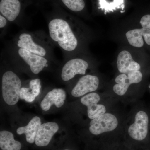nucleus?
I'll return each mask as SVG.
<instances>
[{
  "label": "nucleus",
  "mask_w": 150,
  "mask_h": 150,
  "mask_svg": "<svg viewBox=\"0 0 150 150\" xmlns=\"http://www.w3.org/2000/svg\"><path fill=\"white\" fill-rule=\"evenodd\" d=\"M123 142L135 150H142L150 148V118L144 110L137 111L134 121L127 128Z\"/></svg>",
  "instance_id": "f257e3e1"
},
{
  "label": "nucleus",
  "mask_w": 150,
  "mask_h": 150,
  "mask_svg": "<svg viewBox=\"0 0 150 150\" xmlns=\"http://www.w3.org/2000/svg\"><path fill=\"white\" fill-rule=\"evenodd\" d=\"M48 28L51 40L64 51L70 52L77 47V39L67 21L53 19L48 23Z\"/></svg>",
  "instance_id": "f03ea898"
},
{
  "label": "nucleus",
  "mask_w": 150,
  "mask_h": 150,
  "mask_svg": "<svg viewBox=\"0 0 150 150\" xmlns=\"http://www.w3.org/2000/svg\"><path fill=\"white\" fill-rule=\"evenodd\" d=\"M21 85L20 79L12 71H7L3 74L2 93L3 99L7 104L13 105L17 103Z\"/></svg>",
  "instance_id": "7ed1b4c3"
},
{
  "label": "nucleus",
  "mask_w": 150,
  "mask_h": 150,
  "mask_svg": "<svg viewBox=\"0 0 150 150\" xmlns=\"http://www.w3.org/2000/svg\"><path fill=\"white\" fill-rule=\"evenodd\" d=\"M118 125V121L116 116L112 113L105 112L91 120L90 123L89 131L93 136L102 137L101 142L98 145L99 146L103 141V136L114 131Z\"/></svg>",
  "instance_id": "20e7f679"
},
{
  "label": "nucleus",
  "mask_w": 150,
  "mask_h": 150,
  "mask_svg": "<svg viewBox=\"0 0 150 150\" xmlns=\"http://www.w3.org/2000/svg\"><path fill=\"white\" fill-rule=\"evenodd\" d=\"M34 35L29 33H23L19 35L16 45L18 48L25 49L33 54L43 57H47L48 50L46 46L38 42Z\"/></svg>",
  "instance_id": "39448f33"
},
{
  "label": "nucleus",
  "mask_w": 150,
  "mask_h": 150,
  "mask_svg": "<svg viewBox=\"0 0 150 150\" xmlns=\"http://www.w3.org/2000/svg\"><path fill=\"white\" fill-rule=\"evenodd\" d=\"M142 79L143 74L140 71L121 74L115 78V82L117 84L113 86V91L118 95L122 96L126 93L129 86L132 84L139 83Z\"/></svg>",
  "instance_id": "423d86ee"
},
{
  "label": "nucleus",
  "mask_w": 150,
  "mask_h": 150,
  "mask_svg": "<svg viewBox=\"0 0 150 150\" xmlns=\"http://www.w3.org/2000/svg\"><path fill=\"white\" fill-rule=\"evenodd\" d=\"M88 64L83 59L76 58L67 62L62 68L61 77L64 81H68L78 74L85 75Z\"/></svg>",
  "instance_id": "0eeeda50"
},
{
  "label": "nucleus",
  "mask_w": 150,
  "mask_h": 150,
  "mask_svg": "<svg viewBox=\"0 0 150 150\" xmlns=\"http://www.w3.org/2000/svg\"><path fill=\"white\" fill-rule=\"evenodd\" d=\"M17 52L19 56L29 66L32 72L35 74H39L48 66V60L46 57L33 54L21 48H18Z\"/></svg>",
  "instance_id": "6e6552de"
},
{
  "label": "nucleus",
  "mask_w": 150,
  "mask_h": 150,
  "mask_svg": "<svg viewBox=\"0 0 150 150\" xmlns=\"http://www.w3.org/2000/svg\"><path fill=\"white\" fill-rule=\"evenodd\" d=\"M59 128V125L55 122H47L41 124L35 137L34 144L35 146L39 148L48 146Z\"/></svg>",
  "instance_id": "1a4fd4ad"
},
{
  "label": "nucleus",
  "mask_w": 150,
  "mask_h": 150,
  "mask_svg": "<svg viewBox=\"0 0 150 150\" xmlns=\"http://www.w3.org/2000/svg\"><path fill=\"white\" fill-rule=\"evenodd\" d=\"M100 100V96L96 93H91L81 98L82 104L87 107L88 116L91 120L106 112L105 106L103 104H98Z\"/></svg>",
  "instance_id": "9d476101"
},
{
  "label": "nucleus",
  "mask_w": 150,
  "mask_h": 150,
  "mask_svg": "<svg viewBox=\"0 0 150 150\" xmlns=\"http://www.w3.org/2000/svg\"><path fill=\"white\" fill-rule=\"evenodd\" d=\"M99 84V79L96 76L86 75L79 80L72 90V95L75 97H79L96 91L98 88Z\"/></svg>",
  "instance_id": "9b49d317"
},
{
  "label": "nucleus",
  "mask_w": 150,
  "mask_h": 150,
  "mask_svg": "<svg viewBox=\"0 0 150 150\" xmlns=\"http://www.w3.org/2000/svg\"><path fill=\"white\" fill-rule=\"evenodd\" d=\"M66 92L62 88H55L49 91L40 103V108L44 111H48L53 105L57 108L62 107L66 99Z\"/></svg>",
  "instance_id": "f8f14e48"
},
{
  "label": "nucleus",
  "mask_w": 150,
  "mask_h": 150,
  "mask_svg": "<svg viewBox=\"0 0 150 150\" xmlns=\"http://www.w3.org/2000/svg\"><path fill=\"white\" fill-rule=\"evenodd\" d=\"M118 71L122 74H127L132 71H139L141 66L134 61L129 51H123L118 54L117 59Z\"/></svg>",
  "instance_id": "ddd939ff"
},
{
  "label": "nucleus",
  "mask_w": 150,
  "mask_h": 150,
  "mask_svg": "<svg viewBox=\"0 0 150 150\" xmlns=\"http://www.w3.org/2000/svg\"><path fill=\"white\" fill-rule=\"evenodd\" d=\"M21 4L19 0H1L0 12L8 21H15L20 13Z\"/></svg>",
  "instance_id": "4468645a"
},
{
  "label": "nucleus",
  "mask_w": 150,
  "mask_h": 150,
  "mask_svg": "<svg viewBox=\"0 0 150 150\" xmlns=\"http://www.w3.org/2000/svg\"><path fill=\"white\" fill-rule=\"evenodd\" d=\"M126 37L131 46L141 48L144 45V38L146 43L150 46V30L142 28L129 30L126 33Z\"/></svg>",
  "instance_id": "2eb2a0df"
},
{
  "label": "nucleus",
  "mask_w": 150,
  "mask_h": 150,
  "mask_svg": "<svg viewBox=\"0 0 150 150\" xmlns=\"http://www.w3.org/2000/svg\"><path fill=\"white\" fill-rule=\"evenodd\" d=\"M41 124L40 118L38 116H35L26 126H22L17 129V134L18 135L24 134L25 141L28 144H35L36 134Z\"/></svg>",
  "instance_id": "dca6fc26"
},
{
  "label": "nucleus",
  "mask_w": 150,
  "mask_h": 150,
  "mask_svg": "<svg viewBox=\"0 0 150 150\" xmlns=\"http://www.w3.org/2000/svg\"><path fill=\"white\" fill-rule=\"evenodd\" d=\"M41 88V81L40 79L31 80L30 81L29 88H21L20 92V98L24 100L27 102H33L40 94Z\"/></svg>",
  "instance_id": "f3484780"
},
{
  "label": "nucleus",
  "mask_w": 150,
  "mask_h": 150,
  "mask_svg": "<svg viewBox=\"0 0 150 150\" xmlns=\"http://www.w3.org/2000/svg\"><path fill=\"white\" fill-rule=\"evenodd\" d=\"M0 148L1 150H22V144L16 140L13 134L10 131L0 132Z\"/></svg>",
  "instance_id": "a211bd4d"
},
{
  "label": "nucleus",
  "mask_w": 150,
  "mask_h": 150,
  "mask_svg": "<svg viewBox=\"0 0 150 150\" xmlns=\"http://www.w3.org/2000/svg\"><path fill=\"white\" fill-rule=\"evenodd\" d=\"M96 150H135L119 139L105 142L96 148Z\"/></svg>",
  "instance_id": "6ab92c4d"
},
{
  "label": "nucleus",
  "mask_w": 150,
  "mask_h": 150,
  "mask_svg": "<svg viewBox=\"0 0 150 150\" xmlns=\"http://www.w3.org/2000/svg\"><path fill=\"white\" fill-rule=\"evenodd\" d=\"M62 2L70 10L74 12L82 11L85 6L84 0H62Z\"/></svg>",
  "instance_id": "aec40b11"
},
{
  "label": "nucleus",
  "mask_w": 150,
  "mask_h": 150,
  "mask_svg": "<svg viewBox=\"0 0 150 150\" xmlns=\"http://www.w3.org/2000/svg\"><path fill=\"white\" fill-rule=\"evenodd\" d=\"M140 23L143 28L150 30V14L143 16L141 19Z\"/></svg>",
  "instance_id": "412c9836"
},
{
  "label": "nucleus",
  "mask_w": 150,
  "mask_h": 150,
  "mask_svg": "<svg viewBox=\"0 0 150 150\" xmlns=\"http://www.w3.org/2000/svg\"><path fill=\"white\" fill-rule=\"evenodd\" d=\"M7 23V19L2 15H0V28H3L5 27Z\"/></svg>",
  "instance_id": "4be33fe9"
},
{
  "label": "nucleus",
  "mask_w": 150,
  "mask_h": 150,
  "mask_svg": "<svg viewBox=\"0 0 150 150\" xmlns=\"http://www.w3.org/2000/svg\"><path fill=\"white\" fill-rule=\"evenodd\" d=\"M62 150H75L74 149H69V148H67V149H63Z\"/></svg>",
  "instance_id": "5701e85b"
},
{
  "label": "nucleus",
  "mask_w": 150,
  "mask_h": 150,
  "mask_svg": "<svg viewBox=\"0 0 150 150\" xmlns=\"http://www.w3.org/2000/svg\"><path fill=\"white\" fill-rule=\"evenodd\" d=\"M142 150H150V148H147V149H143Z\"/></svg>",
  "instance_id": "b1692460"
},
{
  "label": "nucleus",
  "mask_w": 150,
  "mask_h": 150,
  "mask_svg": "<svg viewBox=\"0 0 150 150\" xmlns=\"http://www.w3.org/2000/svg\"><path fill=\"white\" fill-rule=\"evenodd\" d=\"M149 88L150 89V85L149 86Z\"/></svg>",
  "instance_id": "393cba45"
}]
</instances>
